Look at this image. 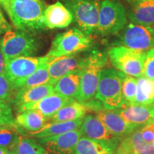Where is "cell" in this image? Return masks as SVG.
Listing matches in <instances>:
<instances>
[{
    "instance_id": "obj_1",
    "label": "cell",
    "mask_w": 154,
    "mask_h": 154,
    "mask_svg": "<svg viewBox=\"0 0 154 154\" xmlns=\"http://www.w3.org/2000/svg\"><path fill=\"white\" fill-rule=\"evenodd\" d=\"M44 0H11L9 19L17 30L36 34L46 29Z\"/></svg>"
},
{
    "instance_id": "obj_2",
    "label": "cell",
    "mask_w": 154,
    "mask_h": 154,
    "mask_svg": "<svg viewBox=\"0 0 154 154\" xmlns=\"http://www.w3.org/2000/svg\"><path fill=\"white\" fill-rule=\"evenodd\" d=\"M42 43L36 34L24 31L10 30L0 40V49L5 59L33 57L39 52Z\"/></svg>"
},
{
    "instance_id": "obj_3",
    "label": "cell",
    "mask_w": 154,
    "mask_h": 154,
    "mask_svg": "<svg viewBox=\"0 0 154 154\" xmlns=\"http://www.w3.org/2000/svg\"><path fill=\"white\" fill-rule=\"evenodd\" d=\"M126 74L116 69H103L95 98L104 105L106 110H116L124 106L122 83Z\"/></svg>"
},
{
    "instance_id": "obj_4",
    "label": "cell",
    "mask_w": 154,
    "mask_h": 154,
    "mask_svg": "<svg viewBox=\"0 0 154 154\" xmlns=\"http://www.w3.org/2000/svg\"><path fill=\"white\" fill-rule=\"evenodd\" d=\"M107 62V57L98 49L89 50V61L81 72L80 86L76 101L84 103L96 96L103 67Z\"/></svg>"
},
{
    "instance_id": "obj_5",
    "label": "cell",
    "mask_w": 154,
    "mask_h": 154,
    "mask_svg": "<svg viewBox=\"0 0 154 154\" xmlns=\"http://www.w3.org/2000/svg\"><path fill=\"white\" fill-rule=\"evenodd\" d=\"M92 47L91 36L77 28L58 34L54 38L46 56L57 58L85 52Z\"/></svg>"
},
{
    "instance_id": "obj_6",
    "label": "cell",
    "mask_w": 154,
    "mask_h": 154,
    "mask_svg": "<svg viewBox=\"0 0 154 154\" xmlns=\"http://www.w3.org/2000/svg\"><path fill=\"white\" fill-rule=\"evenodd\" d=\"M69 11L77 28L91 36L97 32L99 0H60Z\"/></svg>"
},
{
    "instance_id": "obj_7",
    "label": "cell",
    "mask_w": 154,
    "mask_h": 154,
    "mask_svg": "<svg viewBox=\"0 0 154 154\" xmlns=\"http://www.w3.org/2000/svg\"><path fill=\"white\" fill-rule=\"evenodd\" d=\"M126 9L117 0H103L100 4L97 32L102 36L120 32L127 23Z\"/></svg>"
},
{
    "instance_id": "obj_8",
    "label": "cell",
    "mask_w": 154,
    "mask_h": 154,
    "mask_svg": "<svg viewBox=\"0 0 154 154\" xmlns=\"http://www.w3.org/2000/svg\"><path fill=\"white\" fill-rule=\"evenodd\" d=\"M146 54L124 46H119L111 48L108 51V57L116 70L127 76L139 78L143 76Z\"/></svg>"
},
{
    "instance_id": "obj_9",
    "label": "cell",
    "mask_w": 154,
    "mask_h": 154,
    "mask_svg": "<svg viewBox=\"0 0 154 154\" xmlns=\"http://www.w3.org/2000/svg\"><path fill=\"white\" fill-rule=\"evenodd\" d=\"M54 58L47 56L42 57H20L6 59L5 74L14 91L25 79L33 74Z\"/></svg>"
},
{
    "instance_id": "obj_10",
    "label": "cell",
    "mask_w": 154,
    "mask_h": 154,
    "mask_svg": "<svg viewBox=\"0 0 154 154\" xmlns=\"http://www.w3.org/2000/svg\"><path fill=\"white\" fill-rule=\"evenodd\" d=\"M119 38L124 47L146 52L154 47V27L130 23L121 31Z\"/></svg>"
},
{
    "instance_id": "obj_11",
    "label": "cell",
    "mask_w": 154,
    "mask_h": 154,
    "mask_svg": "<svg viewBox=\"0 0 154 154\" xmlns=\"http://www.w3.org/2000/svg\"><path fill=\"white\" fill-rule=\"evenodd\" d=\"M89 50H87L84 55L79 53L54 58L49 62L48 67L51 82L54 85L58 79L64 75L72 72H82L89 61Z\"/></svg>"
},
{
    "instance_id": "obj_12",
    "label": "cell",
    "mask_w": 154,
    "mask_h": 154,
    "mask_svg": "<svg viewBox=\"0 0 154 154\" xmlns=\"http://www.w3.org/2000/svg\"><path fill=\"white\" fill-rule=\"evenodd\" d=\"M82 136L80 130L77 129L51 137L37 138L36 140L51 154H73Z\"/></svg>"
},
{
    "instance_id": "obj_13",
    "label": "cell",
    "mask_w": 154,
    "mask_h": 154,
    "mask_svg": "<svg viewBox=\"0 0 154 154\" xmlns=\"http://www.w3.org/2000/svg\"><path fill=\"white\" fill-rule=\"evenodd\" d=\"M74 99L66 97L57 93H53L46 96L37 102L33 103L21 105L15 108L17 113L28 110H36L40 111L46 118L49 119L63 106L66 105Z\"/></svg>"
},
{
    "instance_id": "obj_14",
    "label": "cell",
    "mask_w": 154,
    "mask_h": 154,
    "mask_svg": "<svg viewBox=\"0 0 154 154\" xmlns=\"http://www.w3.org/2000/svg\"><path fill=\"white\" fill-rule=\"evenodd\" d=\"M96 116L104 124L107 129L116 138L126 137L139 128L124 119L116 110H103L96 113Z\"/></svg>"
},
{
    "instance_id": "obj_15",
    "label": "cell",
    "mask_w": 154,
    "mask_h": 154,
    "mask_svg": "<svg viewBox=\"0 0 154 154\" xmlns=\"http://www.w3.org/2000/svg\"><path fill=\"white\" fill-rule=\"evenodd\" d=\"M74 22L72 13L61 2L48 6L44 11V24L50 29H64Z\"/></svg>"
},
{
    "instance_id": "obj_16",
    "label": "cell",
    "mask_w": 154,
    "mask_h": 154,
    "mask_svg": "<svg viewBox=\"0 0 154 154\" xmlns=\"http://www.w3.org/2000/svg\"><path fill=\"white\" fill-rule=\"evenodd\" d=\"M127 122L138 127L154 122V105H127L116 109Z\"/></svg>"
},
{
    "instance_id": "obj_17",
    "label": "cell",
    "mask_w": 154,
    "mask_h": 154,
    "mask_svg": "<svg viewBox=\"0 0 154 154\" xmlns=\"http://www.w3.org/2000/svg\"><path fill=\"white\" fill-rule=\"evenodd\" d=\"M79 130L83 137L98 140H117V138L111 134L104 124L94 115H86L83 119Z\"/></svg>"
},
{
    "instance_id": "obj_18",
    "label": "cell",
    "mask_w": 154,
    "mask_h": 154,
    "mask_svg": "<svg viewBox=\"0 0 154 154\" xmlns=\"http://www.w3.org/2000/svg\"><path fill=\"white\" fill-rule=\"evenodd\" d=\"M53 93H54V84L51 83L34 87L21 88L14 91L11 103L15 108L21 105L33 103Z\"/></svg>"
},
{
    "instance_id": "obj_19",
    "label": "cell",
    "mask_w": 154,
    "mask_h": 154,
    "mask_svg": "<svg viewBox=\"0 0 154 154\" xmlns=\"http://www.w3.org/2000/svg\"><path fill=\"white\" fill-rule=\"evenodd\" d=\"M118 140H98L82 136L77 142L73 154H114Z\"/></svg>"
},
{
    "instance_id": "obj_20",
    "label": "cell",
    "mask_w": 154,
    "mask_h": 154,
    "mask_svg": "<svg viewBox=\"0 0 154 154\" xmlns=\"http://www.w3.org/2000/svg\"><path fill=\"white\" fill-rule=\"evenodd\" d=\"M119 148L125 154H154V145L143 140L140 127L121 140Z\"/></svg>"
},
{
    "instance_id": "obj_21",
    "label": "cell",
    "mask_w": 154,
    "mask_h": 154,
    "mask_svg": "<svg viewBox=\"0 0 154 154\" xmlns=\"http://www.w3.org/2000/svg\"><path fill=\"white\" fill-rule=\"evenodd\" d=\"M83 119L81 118L75 121L66 122H49L43 128L37 131L28 133V136L34 138H43L57 136L64 133L79 129Z\"/></svg>"
},
{
    "instance_id": "obj_22",
    "label": "cell",
    "mask_w": 154,
    "mask_h": 154,
    "mask_svg": "<svg viewBox=\"0 0 154 154\" xmlns=\"http://www.w3.org/2000/svg\"><path fill=\"white\" fill-rule=\"evenodd\" d=\"M128 17L133 24L154 27V0L138 1Z\"/></svg>"
},
{
    "instance_id": "obj_23",
    "label": "cell",
    "mask_w": 154,
    "mask_h": 154,
    "mask_svg": "<svg viewBox=\"0 0 154 154\" xmlns=\"http://www.w3.org/2000/svg\"><path fill=\"white\" fill-rule=\"evenodd\" d=\"M81 72H72L64 75L55 82V93L70 99H77L79 91Z\"/></svg>"
},
{
    "instance_id": "obj_24",
    "label": "cell",
    "mask_w": 154,
    "mask_h": 154,
    "mask_svg": "<svg viewBox=\"0 0 154 154\" xmlns=\"http://www.w3.org/2000/svg\"><path fill=\"white\" fill-rule=\"evenodd\" d=\"M15 121L19 127L28 133L37 131L49 122V119L36 110H28L19 113Z\"/></svg>"
},
{
    "instance_id": "obj_25",
    "label": "cell",
    "mask_w": 154,
    "mask_h": 154,
    "mask_svg": "<svg viewBox=\"0 0 154 154\" xmlns=\"http://www.w3.org/2000/svg\"><path fill=\"white\" fill-rule=\"evenodd\" d=\"M88 112L84 103H80L76 99L73 100L66 105L63 106L51 118L49 119V122H66L75 121L84 118Z\"/></svg>"
},
{
    "instance_id": "obj_26",
    "label": "cell",
    "mask_w": 154,
    "mask_h": 154,
    "mask_svg": "<svg viewBox=\"0 0 154 154\" xmlns=\"http://www.w3.org/2000/svg\"><path fill=\"white\" fill-rule=\"evenodd\" d=\"M137 91L134 104L154 105V80L142 76L137 79Z\"/></svg>"
},
{
    "instance_id": "obj_27",
    "label": "cell",
    "mask_w": 154,
    "mask_h": 154,
    "mask_svg": "<svg viewBox=\"0 0 154 154\" xmlns=\"http://www.w3.org/2000/svg\"><path fill=\"white\" fill-rule=\"evenodd\" d=\"M16 154H51L33 138L21 135L16 146L11 151Z\"/></svg>"
},
{
    "instance_id": "obj_28",
    "label": "cell",
    "mask_w": 154,
    "mask_h": 154,
    "mask_svg": "<svg viewBox=\"0 0 154 154\" xmlns=\"http://www.w3.org/2000/svg\"><path fill=\"white\" fill-rule=\"evenodd\" d=\"M49 63H47L44 64L43 66L37 69L36 72H34L33 74H32L27 78L25 79L21 83V84L19 86L17 90L21 89V88L34 87V86L49 84V83L52 84L49 76V69H48Z\"/></svg>"
},
{
    "instance_id": "obj_29",
    "label": "cell",
    "mask_w": 154,
    "mask_h": 154,
    "mask_svg": "<svg viewBox=\"0 0 154 154\" xmlns=\"http://www.w3.org/2000/svg\"><path fill=\"white\" fill-rule=\"evenodd\" d=\"M24 135L22 128H0V146L11 151L18 142L19 136Z\"/></svg>"
},
{
    "instance_id": "obj_30",
    "label": "cell",
    "mask_w": 154,
    "mask_h": 154,
    "mask_svg": "<svg viewBox=\"0 0 154 154\" xmlns=\"http://www.w3.org/2000/svg\"><path fill=\"white\" fill-rule=\"evenodd\" d=\"M137 82L138 80L136 77L127 75L125 76L122 83V94L124 101V106L134 104L137 91Z\"/></svg>"
},
{
    "instance_id": "obj_31",
    "label": "cell",
    "mask_w": 154,
    "mask_h": 154,
    "mask_svg": "<svg viewBox=\"0 0 154 154\" xmlns=\"http://www.w3.org/2000/svg\"><path fill=\"white\" fill-rule=\"evenodd\" d=\"M14 94V90L5 73L0 75V99L11 103Z\"/></svg>"
},
{
    "instance_id": "obj_32",
    "label": "cell",
    "mask_w": 154,
    "mask_h": 154,
    "mask_svg": "<svg viewBox=\"0 0 154 154\" xmlns=\"http://www.w3.org/2000/svg\"><path fill=\"white\" fill-rule=\"evenodd\" d=\"M143 76L150 79L154 80V47L149 49L146 54Z\"/></svg>"
},
{
    "instance_id": "obj_33",
    "label": "cell",
    "mask_w": 154,
    "mask_h": 154,
    "mask_svg": "<svg viewBox=\"0 0 154 154\" xmlns=\"http://www.w3.org/2000/svg\"><path fill=\"white\" fill-rule=\"evenodd\" d=\"M140 132L144 140L152 143L154 138V122L149 123L140 127Z\"/></svg>"
},
{
    "instance_id": "obj_34",
    "label": "cell",
    "mask_w": 154,
    "mask_h": 154,
    "mask_svg": "<svg viewBox=\"0 0 154 154\" xmlns=\"http://www.w3.org/2000/svg\"><path fill=\"white\" fill-rule=\"evenodd\" d=\"M0 118H14L10 103L0 99Z\"/></svg>"
},
{
    "instance_id": "obj_35",
    "label": "cell",
    "mask_w": 154,
    "mask_h": 154,
    "mask_svg": "<svg viewBox=\"0 0 154 154\" xmlns=\"http://www.w3.org/2000/svg\"><path fill=\"white\" fill-rule=\"evenodd\" d=\"M10 30H11V25L5 19L2 11L0 9V38L2 37L4 34Z\"/></svg>"
},
{
    "instance_id": "obj_36",
    "label": "cell",
    "mask_w": 154,
    "mask_h": 154,
    "mask_svg": "<svg viewBox=\"0 0 154 154\" xmlns=\"http://www.w3.org/2000/svg\"><path fill=\"white\" fill-rule=\"evenodd\" d=\"M21 128L17 124L14 118H0V128Z\"/></svg>"
},
{
    "instance_id": "obj_37",
    "label": "cell",
    "mask_w": 154,
    "mask_h": 154,
    "mask_svg": "<svg viewBox=\"0 0 154 154\" xmlns=\"http://www.w3.org/2000/svg\"><path fill=\"white\" fill-rule=\"evenodd\" d=\"M0 6L2 7L4 10L6 11V13L9 17V14H10L11 0H0Z\"/></svg>"
},
{
    "instance_id": "obj_38",
    "label": "cell",
    "mask_w": 154,
    "mask_h": 154,
    "mask_svg": "<svg viewBox=\"0 0 154 154\" xmlns=\"http://www.w3.org/2000/svg\"><path fill=\"white\" fill-rule=\"evenodd\" d=\"M6 68V59L5 55L0 49V75L5 74Z\"/></svg>"
},
{
    "instance_id": "obj_39",
    "label": "cell",
    "mask_w": 154,
    "mask_h": 154,
    "mask_svg": "<svg viewBox=\"0 0 154 154\" xmlns=\"http://www.w3.org/2000/svg\"><path fill=\"white\" fill-rule=\"evenodd\" d=\"M9 151L8 149L4 148L2 146H0V154H9Z\"/></svg>"
},
{
    "instance_id": "obj_40",
    "label": "cell",
    "mask_w": 154,
    "mask_h": 154,
    "mask_svg": "<svg viewBox=\"0 0 154 154\" xmlns=\"http://www.w3.org/2000/svg\"><path fill=\"white\" fill-rule=\"evenodd\" d=\"M114 154H125V153L122 151H121V150L119 149V148H118Z\"/></svg>"
},
{
    "instance_id": "obj_41",
    "label": "cell",
    "mask_w": 154,
    "mask_h": 154,
    "mask_svg": "<svg viewBox=\"0 0 154 154\" xmlns=\"http://www.w3.org/2000/svg\"><path fill=\"white\" fill-rule=\"evenodd\" d=\"M126 1H128V2H135V1H139V0H126Z\"/></svg>"
},
{
    "instance_id": "obj_42",
    "label": "cell",
    "mask_w": 154,
    "mask_h": 154,
    "mask_svg": "<svg viewBox=\"0 0 154 154\" xmlns=\"http://www.w3.org/2000/svg\"><path fill=\"white\" fill-rule=\"evenodd\" d=\"M9 154H16V153H13V152L10 151V152H9Z\"/></svg>"
},
{
    "instance_id": "obj_43",
    "label": "cell",
    "mask_w": 154,
    "mask_h": 154,
    "mask_svg": "<svg viewBox=\"0 0 154 154\" xmlns=\"http://www.w3.org/2000/svg\"><path fill=\"white\" fill-rule=\"evenodd\" d=\"M152 143H153V145H154V138H153V141H152Z\"/></svg>"
},
{
    "instance_id": "obj_44",
    "label": "cell",
    "mask_w": 154,
    "mask_h": 154,
    "mask_svg": "<svg viewBox=\"0 0 154 154\" xmlns=\"http://www.w3.org/2000/svg\"></svg>"
}]
</instances>
